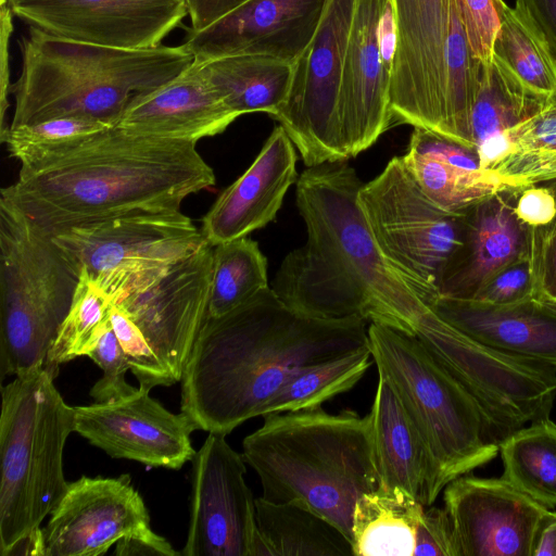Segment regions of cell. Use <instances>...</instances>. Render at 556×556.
<instances>
[{
    "label": "cell",
    "mask_w": 556,
    "mask_h": 556,
    "mask_svg": "<svg viewBox=\"0 0 556 556\" xmlns=\"http://www.w3.org/2000/svg\"><path fill=\"white\" fill-rule=\"evenodd\" d=\"M363 184L343 160L301 173L295 201L306 241L283 258L271 289L301 314L357 316L412 336L431 306L375 241L358 202Z\"/></svg>",
    "instance_id": "1"
},
{
    "label": "cell",
    "mask_w": 556,
    "mask_h": 556,
    "mask_svg": "<svg viewBox=\"0 0 556 556\" xmlns=\"http://www.w3.org/2000/svg\"><path fill=\"white\" fill-rule=\"evenodd\" d=\"M367 320L323 319L286 305L269 287L219 316H207L181 377V412L199 429L228 434L299 366L368 348Z\"/></svg>",
    "instance_id": "2"
},
{
    "label": "cell",
    "mask_w": 556,
    "mask_h": 556,
    "mask_svg": "<svg viewBox=\"0 0 556 556\" xmlns=\"http://www.w3.org/2000/svg\"><path fill=\"white\" fill-rule=\"evenodd\" d=\"M215 181L195 142L114 125L55 157L21 167L0 194L53 237L121 215L178 211L187 197Z\"/></svg>",
    "instance_id": "3"
},
{
    "label": "cell",
    "mask_w": 556,
    "mask_h": 556,
    "mask_svg": "<svg viewBox=\"0 0 556 556\" xmlns=\"http://www.w3.org/2000/svg\"><path fill=\"white\" fill-rule=\"evenodd\" d=\"M242 447L264 498L301 503L351 541L356 501L379 488L369 414L320 406L268 414Z\"/></svg>",
    "instance_id": "4"
},
{
    "label": "cell",
    "mask_w": 556,
    "mask_h": 556,
    "mask_svg": "<svg viewBox=\"0 0 556 556\" xmlns=\"http://www.w3.org/2000/svg\"><path fill=\"white\" fill-rule=\"evenodd\" d=\"M20 50L21 73L11 85V127L60 117L115 125L132 97L163 86L194 61L185 43L121 49L66 40L30 27Z\"/></svg>",
    "instance_id": "5"
},
{
    "label": "cell",
    "mask_w": 556,
    "mask_h": 556,
    "mask_svg": "<svg viewBox=\"0 0 556 556\" xmlns=\"http://www.w3.org/2000/svg\"><path fill=\"white\" fill-rule=\"evenodd\" d=\"M45 365L16 375L1 388L0 553L38 533L65 495L63 451L75 432L67 405Z\"/></svg>",
    "instance_id": "6"
},
{
    "label": "cell",
    "mask_w": 556,
    "mask_h": 556,
    "mask_svg": "<svg viewBox=\"0 0 556 556\" xmlns=\"http://www.w3.org/2000/svg\"><path fill=\"white\" fill-rule=\"evenodd\" d=\"M368 348L429 454L438 494L454 479L500 453L480 407L466 389L414 336L370 323Z\"/></svg>",
    "instance_id": "7"
},
{
    "label": "cell",
    "mask_w": 556,
    "mask_h": 556,
    "mask_svg": "<svg viewBox=\"0 0 556 556\" xmlns=\"http://www.w3.org/2000/svg\"><path fill=\"white\" fill-rule=\"evenodd\" d=\"M79 274L18 206L0 194V375L45 365Z\"/></svg>",
    "instance_id": "8"
},
{
    "label": "cell",
    "mask_w": 556,
    "mask_h": 556,
    "mask_svg": "<svg viewBox=\"0 0 556 556\" xmlns=\"http://www.w3.org/2000/svg\"><path fill=\"white\" fill-rule=\"evenodd\" d=\"M413 336L472 396L498 443L549 417L556 399L555 367L480 342L432 308L418 320Z\"/></svg>",
    "instance_id": "9"
},
{
    "label": "cell",
    "mask_w": 556,
    "mask_h": 556,
    "mask_svg": "<svg viewBox=\"0 0 556 556\" xmlns=\"http://www.w3.org/2000/svg\"><path fill=\"white\" fill-rule=\"evenodd\" d=\"M52 239L112 303L152 282L205 240L180 210L121 215L68 228Z\"/></svg>",
    "instance_id": "10"
},
{
    "label": "cell",
    "mask_w": 556,
    "mask_h": 556,
    "mask_svg": "<svg viewBox=\"0 0 556 556\" xmlns=\"http://www.w3.org/2000/svg\"><path fill=\"white\" fill-rule=\"evenodd\" d=\"M358 202L381 252L431 306L443 270L460 244L464 211H446L430 201L401 156L363 184Z\"/></svg>",
    "instance_id": "11"
},
{
    "label": "cell",
    "mask_w": 556,
    "mask_h": 556,
    "mask_svg": "<svg viewBox=\"0 0 556 556\" xmlns=\"http://www.w3.org/2000/svg\"><path fill=\"white\" fill-rule=\"evenodd\" d=\"M355 0H326L315 35L294 63L288 98L273 116L306 167L348 161L337 115L341 68Z\"/></svg>",
    "instance_id": "12"
},
{
    "label": "cell",
    "mask_w": 556,
    "mask_h": 556,
    "mask_svg": "<svg viewBox=\"0 0 556 556\" xmlns=\"http://www.w3.org/2000/svg\"><path fill=\"white\" fill-rule=\"evenodd\" d=\"M395 43L389 100L393 125L447 139L446 50L451 0H391Z\"/></svg>",
    "instance_id": "13"
},
{
    "label": "cell",
    "mask_w": 556,
    "mask_h": 556,
    "mask_svg": "<svg viewBox=\"0 0 556 556\" xmlns=\"http://www.w3.org/2000/svg\"><path fill=\"white\" fill-rule=\"evenodd\" d=\"M184 556H255V498L245 482V460L226 434L208 432L195 453Z\"/></svg>",
    "instance_id": "14"
},
{
    "label": "cell",
    "mask_w": 556,
    "mask_h": 556,
    "mask_svg": "<svg viewBox=\"0 0 556 556\" xmlns=\"http://www.w3.org/2000/svg\"><path fill=\"white\" fill-rule=\"evenodd\" d=\"M213 247L204 240L149 285L116 299L139 328L172 384L181 380L208 316Z\"/></svg>",
    "instance_id": "15"
},
{
    "label": "cell",
    "mask_w": 556,
    "mask_h": 556,
    "mask_svg": "<svg viewBox=\"0 0 556 556\" xmlns=\"http://www.w3.org/2000/svg\"><path fill=\"white\" fill-rule=\"evenodd\" d=\"M30 28L121 49L161 45L188 15V0H7Z\"/></svg>",
    "instance_id": "16"
},
{
    "label": "cell",
    "mask_w": 556,
    "mask_h": 556,
    "mask_svg": "<svg viewBox=\"0 0 556 556\" xmlns=\"http://www.w3.org/2000/svg\"><path fill=\"white\" fill-rule=\"evenodd\" d=\"M457 556H532L551 510L504 478L460 476L443 490Z\"/></svg>",
    "instance_id": "17"
},
{
    "label": "cell",
    "mask_w": 556,
    "mask_h": 556,
    "mask_svg": "<svg viewBox=\"0 0 556 556\" xmlns=\"http://www.w3.org/2000/svg\"><path fill=\"white\" fill-rule=\"evenodd\" d=\"M75 428L111 457L150 467L179 469L197 453L190 440L197 424L168 412L142 387L116 401L75 407Z\"/></svg>",
    "instance_id": "18"
},
{
    "label": "cell",
    "mask_w": 556,
    "mask_h": 556,
    "mask_svg": "<svg viewBox=\"0 0 556 556\" xmlns=\"http://www.w3.org/2000/svg\"><path fill=\"white\" fill-rule=\"evenodd\" d=\"M42 529L43 556H99L124 536L150 527V516L129 475L81 477Z\"/></svg>",
    "instance_id": "19"
},
{
    "label": "cell",
    "mask_w": 556,
    "mask_h": 556,
    "mask_svg": "<svg viewBox=\"0 0 556 556\" xmlns=\"http://www.w3.org/2000/svg\"><path fill=\"white\" fill-rule=\"evenodd\" d=\"M388 2L355 0L337 108L340 138L349 159L367 150L393 126L389 100L391 66L381 42V21Z\"/></svg>",
    "instance_id": "20"
},
{
    "label": "cell",
    "mask_w": 556,
    "mask_h": 556,
    "mask_svg": "<svg viewBox=\"0 0 556 556\" xmlns=\"http://www.w3.org/2000/svg\"><path fill=\"white\" fill-rule=\"evenodd\" d=\"M326 0H248L185 41L195 62L261 53L295 63L311 43Z\"/></svg>",
    "instance_id": "21"
},
{
    "label": "cell",
    "mask_w": 556,
    "mask_h": 556,
    "mask_svg": "<svg viewBox=\"0 0 556 556\" xmlns=\"http://www.w3.org/2000/svg\"><path fill=\"white\" fill-rule=\"evenodd\" d=\"M520 191L502 190L464 210L460 244L443 270L439 296L472 300L495 273L530 254L532 227L515 212Z\"/></svg>",
    "instance_id": "22"
},
{
    "label": "cell",
    "mask_w": 556,
    "mask_h": 556,
    "mask_svg": "<svg viewBox=\"0 0 556 556\" xmlns=\"http://www.w3.org/2000/svg\"><path fill=\"white\" fill-rule=\"evenodd\" d=\"M295 149L282 126L275 127L253 163L203 216L201 231L212 247L248 237L276 218L298 180Z\"/></svg>",
    "instance_id": "23"
},
{
    "label": "cell",
    "mask_w": 556,
    "mask_h": 556,
    "mask_svg": "<svg viewBox=\"0 0 556 556\" xmlns=\"http://www.w3.org/2000/svg\"><path fill=\"white\" fill-rule=\"evenodd\" d=\"M240 115L193 63L163 86L131 98L115 126L125 130L195 142L222 134Z\"/></svg>",
    "instance_id": "24"
},
{
    "label": "cell",
    "mask_w": 556,
    "mask_h": 556,
    "mask_svg": "<svg viewBox=\"0 0 556 556\" xmlns=\"http://www.w3.org/2000/svg\"><path fill=\"white\" fill-rule=\"evenodd\" d=\"M431 308L496 350L556 368V308L535 298L514 304L439 296Z\"/></svg>",
    "instance_id": "25"
},
{
    "label": "cell",
    "mask_w": 556,
    "mask_h": 556,
    "mask_svg": "<svg viewBox=\"0 0 556 556\" xmlns=\"http://www.w3.org/2000/svg\"><path fill=\"white\" fill-rule=\"evenodd\" d=\"M403 164L425 195L439 207L460 212L498 191L511 189L480 165L476 150L414 127Z\"/></svg>",
    "instance_id": "26"
},
{
    "label": "cell",
    "mask_w": 556,
    "mask_h": 556,
    "mask_svg": "<svg viewBox=\"0 0 556 556\" xmlns=\"http://www.w3.org/2000/svg\"><path fill=\"white\" fill-rule=\"evenodd\" d=\"M369 418L379 486L402 489L431 506L439 494L429 454L397 395L381 377Z\"/></svg>",
    "instance_id": "27"
},
{
    "label": "cell",
    "mask_w": 556,
    "mask_h": 556,
    "mask_svg": "<svg viewBox=\"0 0 556 556\" xmlns=\"http://www.w3.org/2000/svg\"><path fill=\"white\" fill-rule=\"evenodd\" d=\"M255 510V556H354L348 536L301 503H276L260 496Z\"/></svg>",
    "instance_id": "28"
},
{
    "label": "cell",
    "mask_w": 556,
    "mask_h": 556,
    "mask_svg": "<svg viewBox=\"0 0 556 556\" xmlns=\"http://www.w3.org/2000/svg\"><path fill=\"white\" fill-rule=\"evenodd\" d=\"M198 63L240 116L263 112L273 117L288 98L294 71V63L261 53L233 54Z\"/></svg>",
    "instance_id": "29"
},
{
    "label": "cell",
    "mask_w": 556,
    "mask_h": 556,
    "mask_svg": "<svg viewBox=\"0 0 556 556\" xmlns=\"http://www.w3.org/2000/svg\"><path fill=\"white\" fill-rule=\"evenodd\" d=\"M421 502L402 489L363 494L352 515L354 556H414Z\"/></svg>",
    "instance_id": "30"
},
{
    "label": "cell",
    "mask_w": 556,
    "mask_h": 556,
    "mask_svg": "<svg viewBox=\"0 0 556 556\" xmlns=\"http://www.w3.org/2000/svg\"><path fill=\"white\" fill-rule=\"evenodd\" d=\"M507 482L549 508H556V424L535 420L500 443Z\"/></svg>",
    "instance_id": "31"
},
{
    "label": "cell",
    "mask_w": 556,
    "mask_h": 556,
    "mask_svg": "<svg viewBox=\"0 0 556 556\" xmlns=\"http://www.w3.org/2000/svg\"><path fill=\"white\" fill-rule=\"evenodd\" d=\"M374 363L369 348L295 367L260 407L258 416L319 407L353 388Z\"/></svg>",
    "instance_id": "32"
},
{
    "label": "cell",
    "mask_w": 556,
    "mask_h": 556,
    "mask_svg": "<svg viewBox=\"0 0 556 556\" xmlns=\"http://www.w3.org/2000/svg\"><path fill=\"white\" fill-rule=\"evenodd\" d=\"M505 132L508 149L486 169L518 190L556 180V100Z\"/></svg>",
    "instance_id": "33"
},
{
    "label": "cell",
    "mask_w": 556,
    "mask_h": 556,
    "mask_svg": "<svg viewBox=\"0 0 556 556\" xmlns=\"http://www.w3.org/2000/svg\"><path fill=\"white\" fill-rule=\"evenodd\" d=\"M551 101L530 89L493 54L490 62L482 63L471 116L476 149L485 139L534 115Z\"/></svg>",
    "instance_id": "34"
},
{
    "label": "cell",
    "mask_w": 556,
    "mask_h": 556,
    "mask_svg": "<svg viewBox=\"0 0 556 556\" xmlns=\"http://www.w3.org/2000/svg\"><path fill=\"white\" fill-rule=\"evenodd\" d=\"M269 288L267 258L249 237L213 247L208 316H223Z\"/></svg>",
    "instance_id": "35"
},
{
    "label": "cell",
    "mask_w": 556,
    "mask_h": 556,
    "mask_svg": "<svg viewBox=\"0 0 556 556\" xmlns=\"http://www.w3.org/2000/svg\"><path fill=\"white\" fill-rule=\"evenodd\" d=\"M493 54L536 93L556 100V61L544 40L516 8L505 7Z\"/></svg>",
    "instance_id": "36"
},
{
    "label": "cell",
    "mask_w": 556,
    "mask_h": 556,
    "mask_svg": "<svg viewBox=\"0 0 556 556\" xmlns=\"http://www.w3.org/2000/svg\"><path fill=\"white\" fill-rule=\"evenodd\" d=\"M111 306V298L79 274L71 309L49 350L46 368L56 377L61 364L87 356L110 324Z\"/></svg>",
    "instance_id": "37"
},
{
    "label": "cell",
    "mask_w": 556,
    "mask_h": 556,
    "mask_svg": "<svg viewBox=\"0 0 556 556\" xmlns=\"http://www.w3.org/2000/svg\"><path fill=\"white\" fill-rule=\"evenodd\" d=\"M84 117H60L30 125L8 126L0 134L12 157L21 167H31L72 150L94 135L112 127Z\"/></svg>",
    "instance_id": "38"
},
{
    "label": "cell",
    "mask_w": 556,
    "mask_h": 556,
    "mask_svg": "<svg viewBox=\"0 0 556 556\" xmlns=\"http://www.w3.org/2000/svg\"><path fill=\"white\" fill-rule=\"evenodd\" d=\"M110 321L140 387L172 386L163 365L134 321L112 303Z\"/></svg>",
    "instance_id": "39"
},
{
    "label": "cell",
    "mask_w": 556,
    "mask_h": 556,
    "mask_svg": "<svg viewBox=\"0 0 556 556\" xmlns=\"http://www.w3.org/2000/svg\"><path fill=\"white\" fill-rule=\"evenodd\" d=\"M87 356L102 369V377L90 390V395L97 403L116 401L137 391L138 388L126 382L125 374L130 365L111 321Z\"/></svg>",
    "instance_id": "40"
},
{
    "label": "cell",
    "mask_w": 556,
    "mask_h": 556,
    "mask_svg": "<svg viewBox=\"0 0 556 556\" xmlns=\"http://www.w3.org/2000/svg\"><path fill=\"white\" fill-rule=\"evenodd\" d=\"M472 55L482 63L493 56L505 7L503 0H454Z\"/></svg>",
    "instance_id": "41"
},
{
    "label": "cell",
    "mask_w": 556,
    "mask_h": 556,
    "mask_svg": "<svg viewBox=\"0 0 556 556\" xmlns=\"http://www.w3.org/2000/svg\"><path fill=\"white\" fill-rule=\"evenodd\" d=\"M535 298V280L530 256L517 260L495 273L472 300L489 304H514Z\"/></svg>",
    "instance_id": "42"
},
{
    "label": "cell",
    "mask_w": 556,
    "mask_h": 556,
    "mask_svg": "<svg viewBox=\"0 0 556 556\" xmlns=\"http://www.w3.org/2000/svg\"><path fill=\"white\" fill-rule=\"evenodd\" d=\"M535 280V299L556 304V219L532 227L529 254Z\"/></svg>",
    "instance_id": "43"
},
{
    "label": "cell",
    "mask_w": 556,
    "mask_h": 556,
    "mask_svg": "<svg viewBox=\"0 0 556 556\" xmlns=\"http://www.w3.org/2000/svg\"><path fill=\"white\" fill-rule=\"evenodd\" d=\"M414 556H457L453 526L445 508L431 506L424 510Z\"/></svg>",
    "instance_id": "44"
},
{
    "label": "cell",
    "mask_w": 556,
    "mask_h": 556,
    "mask_svg": "<svg viewBox=\"0 0 556 556\" xmlns=\"http://www.w3.org/2000/svg\"><path fill=\"white\" fill-rule=\"evenodd\" d=\"M518 218L530 227H543L556 219V194L547 186L522 189L515 204Z\"/></svg>",
    "instance_id": "45"
},
{
    "label": "cell",
    "mask_w": 556,
    "mask_h": 556,
    "mask_svg": "<svg viewBox=\"0 0 556 556\" xmlns=\"http://www.w3.org/2000/svg\"><path fill=\"white\" fill-rule=\"evenodd\" d=\"M515 8L538 31L556 61V0H516Z\"/></svg>",
    "instance_id": "46"
},
{
    "label": "cell",
    "mask_w": 556,
    "mask_h": 556,
    "mask_svg": "<svg viewBox=\"0 0 556 556\" xmlns=\"http://www.w3.org/2000/svg\"><path fill=\"white\" fill-rule=\"evenodd\" d=\"M179 554L181 555L173 548L165 538L153 532L151 528L124 536L116 542L114 551V555L119 556H175Z\"/></svg>",
    "instance_id": "47"
},
{
    "label": "cell",
    "mask_w": 556,
    "mask_h": 556,
    "mask_svg": "<svg viewBox=\"0 0 556 556\" xmlns=\"http://www.w3.org/2000/svg\"><path fill=\"white\" fill-rule=\"evenodd\" d=\"M0 134L5 130L4 118L9 106V93H11V85L9 79V41L13 31V12L8 4L0 5Z\"/></svg>",
    "instance_id": "48"
},
{
    "label": "cell",
    "mask_w": 556,
    "mask_h": 556,
    "mask_svg": "<svg viewBox=\"0 0 556 556\" xmlns=\"http://www.w3.org/2000/svg\"><path fill=\"white\" fill-rule=\"evenodd\" d=\"M248 0H188L192 31H199L226 16Z\"/></svg>",
    "instance_id": "49"
},
{
    "label": "cell",
    "mask_w": 556,
    "mask_h": 556,
    "mask_svg": "<svg viewBox=\"0 0 556 556\" xmlns=\"http://www.w3.org/2000/svg\"><path fill=\"white\" fill-rule=\"evenodd\" d=\"M532 556H556V510L551 509L541 521Z\"/></svg>",
    "instance_id": "50"
},
{
    "label": "cell",
    "mask_w": 556,
    "mask_h": 556,
    "mask_svg": "<svg viewBox=\"0 0 556 556\" xmlns=\"http://www.w3.org/2000/svg\"><path fill=\"white\" fill-rule=\"evenodd\" d=\"M552 188L554 189L555 194H556V180H554V184L552 185Z\"/></svg>",
    "instance_id": "51"
},
{
    "label": "cell",
    "mask_w": 556,
    "mask_h": 556,
    "mask_svg": "<svg viewBox=\"0 0 556 556\" xmlns=\"http://www.w3.org/2000/svg\"><path fill=\"white\" fill-rule=\"evenodd\" d=\"M7 0H0V5L5 4Z\"/></svg>",
    "instance_id": "52"
},
{
    "label": "cell",
    "mask_w": 556,
    "mask_h": 556,
    "mask_svg": "<svg viewBox=\"0 0 556 556\" xmlns=\"http://www.w3.org/2000/svg\"><path fill=\"white\" fill-rule=\"evenodd\" d=\"M551 304V303H549ZM556 308V304H552Z\"/></svg>",
    "instance_id": "53"
}]
</instances>
